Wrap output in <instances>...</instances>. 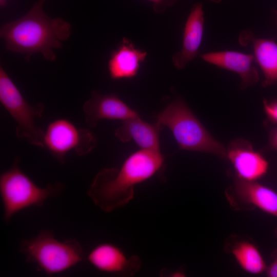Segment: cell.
<instances>
[{"label": "cell", "instance_id": "1", "mask_svg": "<svg viewBox=\"0 0 277 277\" xmlns=\"http://www.w3.org/2000/svg\"><path fill=\"white\" fill-rule=\"evenodd\" d=\"M164 163L160 152L141 149L127 157L120 168L98 171L87 194L96 206L110 212L128 204L134 197L135 186L158 172Z\"/></svg>", "mask_w": 277, "mask_h": 277}, {"label": "cell", "instance_id": "2", "mask_svg": "<svg viewBox=\"0 0 277 277\" xmlns=\"http://www.w3.org/2000/svg\"><path fill=\"white\" fill-rule=\"evenodd\" d=\"M45 1H38L23 16L2 26L0 35L7 50L24 54L27 60L40 53L47 60H56L53 49L62 48L71 26L61 17L50 18L43 10Z\"/></svg>", "mask_w": 277, "mask_h": 277}, {"label": "cell", "instance_id": "3", "mask_svg": "<svg viewBox=\"0 0 277 277\" xmlns=\"http://www.w3.org/2000/svg\"><path fill=\"white\" fill-rule=\"evenodd\" d=\"M156 123L172 132L180 148L227 158V149L204 127L185 103L177 98L156 116Z\"/></svg>", "mask_w": 277, "mask_h": 277}, {"label": "cell", "instance_id": "4", "mask_svg": "<svg viewBox=\"0 0 277 277\" xmlns=\"http://www.w3.org/2000/svg\"><path fill=\"white\" fill-rule=\"evenodd\" d=\"M19 251L27 262L48 275L63 272L86 259L77 241H58L52 231L47 230H42L35 238L22 240Z\"/></svg>", "mask_w": 277, "mask_h": 277}, {"label": "cell", "instance_id": "5", "mask_svg": "<svg viewBox=\"0 0 277 277\" xmlns=\"http://www.w3.org/2000/svg\"><path fill=\"white\" fill-rule=\"evenodd\" d=\"M61 182L38 187L19 167L16 159L10 169L0 177V192L4 207V220L8 223L18 212L29 207L42 206L46 200L59 196L65 189Z\"/></svg>", "mask_w": 277, "mask_h": 277}, {"label": "cell", "instance_id": "6", "mask_svg": "<svg viewBox=\"0 0 277 277\" xmlns=\"http://www.w3.org/2000/svg\"><path fill=\"white\" fill-rule=\"evenodd\" d=\"M0 101L17 124L15 130L17 137L24 138L32 145L45 148V132L34 124L35 119L42 116L44 104L30 105L2 66L0 67Z\"/></svg>", "mask_w": 277, "mask_h": 277}, {"label": "cell", "instance_id": "7", "mask_svg": "<svg viewBox=\"0 0 277 277\" xmlns=\"http://www.w3.org/2000/svg\"><path fill=\"white\" fill-rule=\"evenodd\" d=\"M96 144L97 138L92 132L78 128L66 119L51 122L45 132V147L63 164L69 151L73 150L78 155H84L92 151Z\"/></svg>", "mask_w": 277, "mask_h": 277}, {"label": "cell", "instance_id": "8", "mask_svg": "<svg viewBox=\"0 0 277 277\" xmlns=\"http://www.w3.org/2000/svg\"><path fill=\"white\" fill-rule=\"evenodd\" d=\"M86 259L101 271L125 276L134 274L141 267V261L138 256H128L120 247L108 243L96 245Z\"/></svg>", "mask_w": 277, "mask_h": 277}, {"label": "cell", "instance_id": "9", "mask_svg": "<svg viewBox=\"0 0 277 277\" xmlns=\"http://www.w3.org/2000/svg\"><path fill=\"white\" fill-rule=\"evenodd\" d=\"M85 120L90 127H95L102 119L121 120L139 116L138 114L129 107L114 94H103L97 91L91 93V97L84 104Z\"/></svg>", "mask_w": 277, "mask_h": 277}, {"label": "cell", "instance_id": "10", "mask_svg": "<svg viewBox=\"0 0 277 277\" xmlns=\"http://www.w3.org/2000/svg\"><path fill=\"white\" fill-rule=\"evenodd\" d=\"M227 158L232 163L238 178L256 181L267 172L268 163L249 142L241 139L232 142L227 149Z\"/></svg>", "mask_w": 277, "mask_h": 277}, {"label": "cell", "instance_id": "11", "mask_svg": "<svg viewBox=\"0 0 277 277\" xmlns=\"http://www.w3.org/2000/svg\"><path fill=\"white\" fill-rule=\"evenodd\" d=\"M205 62L239 74L242 89L251 86L260 80L257 69L253 65V54L236 51H222L201 54Z\"/></svg>", "mask_w": 277, "mask_h": 277}, {"label": "cell", "instance_id": "12", "mask_svg": "<svg viewBox=\"0 0 277 277\" xmlns=\"http://www.w3.org/2000/svg\"><path fill=\"white\" fill-rule=\"evenodd\" d=\"M204 26L202 5L198 3L193 6L186 22L182 48L172 58L173 64L177 69H184L198 54Z\"/></svg>", "mask_w": 277, "mask_h": 277}, {"label": "cell", "instance_id": "13", "mask_svg": "<svg viewBox=\"0 0 277 277\" xmlns=\"http://www.w3.org/2000/svg\"><path fill=\"white\" fill-rule=\"evenodd\" d=\"M239 42L244 46L251 45L253 56L265 79L262 86L267 87L277 83V44L273 40L255 36L251 30L241 32Z\"/></svg>", "mask_w": 277, "mask_h": 277}, {"label": "cell", "instance_id": "14", "mask_svg": "<svg viewBox=\"0 0 277 277\" xmlns=\"http://www.w3.org/2000/svg\"><path fill=\"white\" fill-rule=\"evenodd\" d=\"M147 53L135 47L124 37L117 48L111 53L108 69L112 80L131 78L136 75Z\"/></svg>", "mask_w": 277, "mask_h": 277}, {"label": "cell", "instance_id": "15", "mask_svg": "<svg viewBox=\"0 0 277 277\" xmlns=\"http://www.w3.org/2000/svg\"><path fill=\"white\" fill-rule=\"evenodd\" d=\"M162 129L156 123H148L138 116L123 121L115 135L123 143L134 141L142 150L160 152L159 131Z\"/></svg>", "mask_w": 277, "mask_h": 277}, {"label": "cell", "instance_id": "16", "mask_svg": "<svg viewBox=\"0 0 277 277\" xmlns=\"http://www.w3.org/2000/svg\"><path fill=\"white\" fill-rule=\"evenodd\" d=\"M234 190L241 202L253 205L264 212L277 217V192L256 181L238 178Z\"/></svg>", "mask_w": 277, "mask_h": 277}, {"label": "cell", "instance_id": "17", "mask_svg": "<svg viewBox=\"0 0 277 277\" xmlns=\"http://www.w3.org/2000/svg\"><path fill=\"white\" fill-rule=\"evenodd\" d=\"M231 251L239 265L245 271L259 274L266 271L265 260L253 244L246 241L238 242L233 246Z\"/></svg>", "mask_w": 277, "mask_h": 277}, {"label": "cell", "instance_id": "18", "mask_svg": "<svg viewBox=\"0 0 277 277\" xmlns=\"http://www.w3.org/2000/svg\"><path fill=\"white\" fill-rule=\"evenodd\" d=\"M263 107L264 111L269 120L277 124V101L268 102L267 100H263Z\"/></svg>", "mask_w": 277, "mask_h": 277}, {"label": "cell", "instance_id": "19", "mask_svg": "<svg viewBox=\"0 0 277 277\" xmlns=\"http://www.w3.org/2000/svg\"><path fill=\"white\" fill-rule=\"evenodd\" d=\"M152 4L153 10L157 13L164 12L166 9L173 5L177 0H147Z\"/></svg>", "mask_w": 277, "mask_h": 277}, {"label": "cell", "instance_id": "20", "mask_svg": "<svg viewBox=\"0 0 277 277\" xmlns=\"http://www.w3.org/2000/svg\"><path fill=\"white\" fill-rule=\"evenodd\" d=\"M273 262L266 269V274L269 277H277V249L271 254Z\"/></svg>", "mask_w": 277, "mask_h": 277}, {"label": "cell", "instance_id": "21", "mask_svg": "<svg viewBox=\"0 0 277 277\" xmlns=\"http://www.w3.org/2000/svg\"><path fill=\"white\" fill-rule=\"evenodd\" d=\"M268 147L277 151V127L273 129L269 133Z\"/></svg>", "mask_w": 277, "mask_h": 277}, {"label": "cell", "instance_id": "22", "mask_svg": "<svg viewBox=\"0 0 277 277\" xmlns=\"http://www.w3.org/2000/svg\"><path fill=\"white\" fill-rule=\"evenodd\" d=\"M7 0H0L1 7H4L6 5Z\"/></svg>", "mask_w": 277, "mask_h": 277}, {"label": "cell", "instance_id": "23", "mask_svg": "<svg viewBox=\"0 0 277 277\" xmlns=\"http://www.w3.org/2000/svg\"><path fill=\"white\" fill-rule=\"evenodd\" d=\"M275 236L277 238V227L276 228L275 230Z\"/></svg>", "mask_w": 277, "mask_h": 277}]
</instances>
